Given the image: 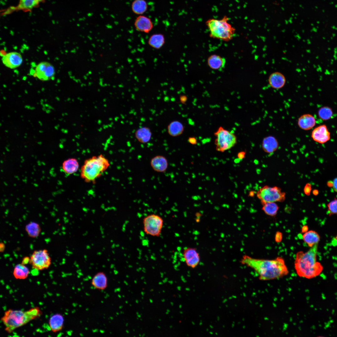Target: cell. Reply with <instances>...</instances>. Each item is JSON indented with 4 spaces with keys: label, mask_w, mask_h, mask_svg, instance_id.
I'll list each match as a JSON object with an SVG mask.
<instances>
[{
    "label": "cell",
    "mask_w": 337,
    "mask_h": 337,
    "mask_svg": "<svg viewBox=\"0 0 337 337\" xmlns=\"http://www.w3.org/2000/svg\"><path fill=\"white\" fill-rule=\"evenodd\" d=\"M240 262L253 269L257 273L260 280L262 281L279 278L289 273L284 259L281 257L268 260L256 259L244 255Z\"/></svg>",
    "instance_id": "6da1fadb"
},
{
    "label": "cell",
    "mask_w": 337,
    "mask_h": 337,
    "mask_svg": "<svg viewBox=\"0 0 337 337\" xmlns=\"http://www.w3.org/2000/svg\"><path fill=\"white\" fill-rule=\"evenodd\" d=\"M318 248L317 244L305 252L299 251L297 253L294 265L300 277L311 279L318 276L322 272V265L317 261Z\"/></svg>",
    "instance_id": "7a4b0ae2"
},
{
    "label": "cell",
    "mask_w": 337,
    "mask_h": 337,
    "mask_svg": "<svg viewBox=\"0 0 337 337\" xmlns=\"http://www.w3.org/2000/svg\"><path fill=\"white\" fill-rule=\"evenodd\" d=\"M41 314L39 308L36 307L26 311L9 309L1 319L5 326V330L11 333L15 329L35 319Z\"/></svg>",
    "instance_id": "3957f363"
},
{
    "label": "cell",
    "mask_w": 337,
    "mask_h": 337,
    "mask_svg": "<svg viewBox=\"0 0 337 337\" xmlns=\"http://www.w3.org/2000/svg\"><path fill=\"white\" fill-rule=\"evenodd\" d=\"M110 166L108 160L100 154L88 158L81 167L80 176L87 183H95Z\"/></svg>",
    "instance_id": "277c9868"
},
{
    "label": "cell",
    "mask_w": 337,
    "mask_h": 337,
    "mask_svg": "<svg viewBox=\"0 0 337 337\" xmlns=\"http://www.w3.org/2000/svg\"><path fill=\"white\" fill-rule=\"evenodd\" d=\"M228 18L226 16L220 19H210L206 22L210 32V37L225 41L231 40L235 29L228 22Z\"/></svg>",
    "instance_id": "5b68a950"
},
{
    "label": "cell",
    "mask_w": 337,
    "mask_h": 337,
    "mask_svg": "<svg viewBox=\"0 0 337 337\" xmlns=\"http://www.w3.org/2000/svg\"><path fill=\"white\" fill-rule=\"evenodd\" d=\"M215 144L217 151L223 152L233 147L237 143V138L233 133L220 126L214 133Z\"/></svg>",
    "instance_id": "8992f818"
},
{
    "label": "cell",
    "mask_w": 337,
    "mask_h": 337,
    "mask_svg": "<svg viewBox=\"0 0 337 337\" xmlns=\"http://www.w3.org/2000/svg\"><path fill=\"white\" fill-rule=\"evenodd\" d=\"M256 195L262 204L268 202H283L285 199L286 194L279 187L265 185L259 189Z\"/></svg>",
    "instance_id": "52a82bcc"
},
{
    "label": "cell",
    "mask_w": 337,
    "mask_h": 337,
    "mask_svg": "<svg viewBox=\"0 0 337 337\" xmlns=\"http://www.w3.org/2000/svg\"><path fill=\"white\" fill-rule=\"evenodd\" d=\"M142 222L143 230L146 234L154 237L160 236L164 224L161 217L157 214H150L143 218Z\"/></svg>",
    "instance_id": "ba28073f"
},
{
    "label": "cell",
    "mask_w": 337,
    "mask_h": 337,
    "mask_svg": "<svg viewBox=\"0 0 337 337\" xmlns=\"http://www.w3.org/2000/svg\"><path fill=\"white\" fill-rule=\"evenodd\" d=\"M51 263V258L48 251L46 249L35 250L30 257L29 263L33 268L38 270L48 269Z\"/></svg>",
    "instance_id": "9c48e42d"
},
{
    "label": "cell",
    "mask_w": 337,
    "mask_h": 337,
    "mask_svg": "<svg viewBox=\"0 0 337 337\" xmlns=\"http://www.w3.org/2000/svg\"><path fill=\"white\" fill-rule=\"evenodd\" d=\"M45 0H19L18 4L15 6H11L3 10L1 12L2 16L8 15L15 12L22 11L24 12H31L34 9L37 8Z\"/></svg>",
    "instance_id": "30bf717a"
},
{
    "label": "cell",
    "mask_w": 337,
    "mask_h": 337,
    "mask_svg": "<svg viewBox=\"0 0 337 337\" xmlns=\"http://www.w3.org/2000/svg\"><path fill=\"white\" fill-rule=\"evenodd\" d=\"M55 73V69L53 65L45 61L40 63L36 66L34 74L38 79L46 81L52 79Z\"/></svg>",
    "instance_id": "8fae6325"
},
{
    "label": "cell",
    "mask_w": 337,
    "mask_h": 337,
    "mask_svg": "<svg viewBox=\"0 0 337 337\" xmlns=\"http://www.w3.org/2000/svg\"><path fill=\"white\" fill-rule=\"evenodd\" d=\"M183 256L186 265L191 268H196L200 262L199 254L195 248H185L183 251Z\"/></svg>",
    "instance_id": "7c38bea8"
},
{
    "label": "cell",
    "mask_w": 337,
    "mask_h": 337,
    "mask_svg": "<svg viewBox=\"0 0 337 337\" xmlns=\"http://www.w3.org/2000/svg\"><path fill=\"white\" fill-rule=\"evenodd\" d=\"M134 26L136 30L145 33H149L154 27L152 20L143 15H138L135 19Z\"/></svg>",
    "instance_id": "4fadbf2b"
},
{
    "label": "cell",
    "mask_w": 337,
    "mask_h": 337,
    "mask_svg": "<svg viewBox=\"0 0 337 337\" xmlns=\"http://www.w3.org/2000/svg\"><path fill=\"white\" fill-rule=\"evenodd\" d=\"M3 64L10 69H15L19 67L22 62L21 55L17 52H9L3 55L2 59Z\"/></svg>",
    "instance_id": "5bb4252c"
},
{
    "label": "cell",
    "mask_w": 337,
    "mask_h": 337,
    "mask_svg": "<svg viewBox=\"0 0 337 337\" xmlns=\"http://www.w3.org/2000/svg\"><path fill=\"white\" fill-rule=\"evenodd\" d=\"M311 137L315 141L323 144L330 140V133L326 126L323 125L316 127L312 131Z\"/></svg>",
    "instance_id": "9a60e30c"
},
{
    "label": "cell",
    "mask_w": 337,
    "mask_h": 337,
    "mask_svg": "<svg viewBox=\"0 0 337 337\" xmlns=\"http://www.w3.org/2000/svg\"><path fill=\"white\" fill-rule=\"evenodd\" d=\"M150 165L155 171L163 173L165 172L168 168V162L167 158L164 156L157 155L151 159Z\"/></svg>",
    "instance_id": "2e32d148"
},
{
    "label": "cell",
    "mask_w": 337,
    "mask_h": 337,
    "mask_svg": "<svg viewBox=\"0 0 337 337\" xmlns=\"http://www.w3.org/2000/svg\"><path fill=\"white\" fill-rule=\"evenodd\" d=\"M278 146L277 139L272 136L265 137L262 142L261 147L263 150L268 154L274 153L277 149Z\"/></svg>",
    "instance_id": "e0dca14e"
},
{
    "label": "cell",
    "mask_w": 337,
    "mask_h": 337,
    "mask_svg": "<svg viewBox=\"0 0 337 337\" xmlns=\"http://www.w3.org/2000/svg\"><path fill=\"white\" fill-rule=\"evenodd\" d=\"M268 82L271 87L279 89L284 86L286 79L284 76L281 73L276 72L270 75L269 77Z\"/></svg>",
    "instance_id": "ac0fdd59"
},
{
    "label": "cell",
    "mask_w": 337,
    "mask_h": 337,
    "mask_svg": "<svg viewBox=\"0 0 337 337\" xmlns=\"http://www.w3.org/2000/svg\"><path fill=\"white\" fill-rule=\"evenodd\" d=\"M79 168L78 160L75 158H70L65 160L62 164L61 168L63 171L68 175L76 173Z\"/></svg>",
    "instance_id": "d6986e66"
},
{
    "label": "cell",
    "mask_w": 337,
    "mask_h": 337,
    "mask_svg": "<svg viewBox=\"0 0 337 337\" xmlns=\"http://www.w3.org/2000/svg\"><path fill=\"white\" fill-rule=\"evenodd\" d=\"M315 120L314 117L309 114H305L299 118L297 124L301 129L307 130L311 129L315 125Z\"/></svg>",
    "instance_id": "ffe728a7"
},
{
    "label": "cell",
    "mask_w": 337,
    "mask_h": 337,
    "mask_svg": "<svg viewBox=\"0 0 337 337\" xmlns=\"http://www.w3.org/2000/svg\"><path fill=\"white\" fill-rule=\"evenodd\" d=\"M207 62L208 66L212 69L221 71L225 67L226 61L224 57L214 54L208 58Z\"/></svg>",
    "instance_id": "44dd1931"
},
{
    "label": "cell",
    "mask_w": 337,
    "mask_h": 337,
    "mask_svg": "<svg viewBox=\"0 0 337 337\" xmlns=\"http://www.w3.org/2000/svg\"><path fill=\"white\" fill-rule=\"evenodd\" d=\"M134 136L139 142L145 144L150 140L152 136V132L149 128L142 127L138 129L135 131Z\"/></svg>",
    "instance_id": "7402d4cb"
},
{
    "label": "cell",
    "mask_w": 337,
    "mask_h": 337,
    "mask_svg": "<svg viewBox=\"0 0 337 337\" xmlns=\"http://www.w3.org/2000/svg\"><path fill=\"white\" fill-rule=\"evenodd\" d=\"M165 42V38L164 34L161 33H155L151 35L148 41L149 45L152 48L159 50L162 48Z\"/></svg>",
    "instance_id": "603a6c76"
},
{
    "label": "cell",
    "mask_w": 337,
    "mask_h": 337,
    "mask_svg": "<svg viewBox=\"0 0 337 337\" xmlns=\"http://www.w3.org/2000/svg\"><path fill=\"white\" fill-rule=\"evenodd\" d=\"M91 284L96 289H105L107 286V278L106 275L102 272L97 273L93 278Z\"/></svg>",
    "instance_id": "cb8c5ba5"
},
{
    "label": "cell",
    "mask_w": 337,
    "mask_h": 337,
    "mask_svg": "<svg viewBox=\"0 0 337 337\" xmlns=\"http://www.w3.org/2000/svg\"><path fill=\"white\" fill-rule=\"evenodd\" d=\"M168 134L171 136L176 137L181 135L184 131V126L179 121L175 120L171 122L167 128Z\"/></svg>",
    "instance_id": "d4e9b609"
},
{
    "label": "cell",
    "mask_w": 337,
    "mask_h": 337,
    "mask_svg": "<svg viewBox=\"0 0 337 337\" xmlns=\"http://www.w3.org/2000/svg\"><path fill=\"white\" fill-rule=\"evenodd\" d=\"M302 237L304 242L310 247L318 244L320 240L318 233L313 230L305 232Z\"/></svg>",
    "instance_id": "484cf974"
},
{
    "label": "cell",
    "mask_w": 337,
    "mask_h": 337,
    "mask_svg": "<svg viewBox=\"0 0 337 337\" xmlns=\"http://www.w3.org/2000/svg\"><path fill=\"white\" fill-rule=\"evenodd\" d=\"M64 318L60 314H56L52 315L49 321L50 329L53 332H56L61 330L63 327Z\"/></svg>",
    "instance_id": "4316f807"
},
{
    "label": "cell",
    "mask_w": 337,
    "mask_h": 337,
    "mask_svg": "<svg viewBox=\"0 0 337 337\" xmlns=\"http://www.w3.org/2000/svg\"><path fill=\"white\" fill-rule=\"evenodd\" d=\"M148 4L145 0H134L131 9L133 12L138 16L143 15L147 10Z\"/></svg>",
    "instance_id": "83f0119b"
},
{
    "label": "cell",
    "mask_w": 337,
    "mask_h": 337,
    "mask_svg": "<svg viewBox=\"0 0 337 337\" xmlns=\"http://www.w3.org/2000/svg\"><path fill=\"white\" fill-rule=\"evenodd\" d=\"M29 272L28 268L25 265L21 263L15 266L13 274L16 279H25L27 277Z\"/></svg>",
    "instance_id": "f1b7e54d"
},
{
    "label": "cell",
    "mask_w": 337,
    "mask_h": 337,
    "mask_svg": "<svg viewBox=\"0 0 337 337\" xmlns=\"http://www.w3.org/2000/svg\"><path fill=\"white\" fill-rule=\"evenodd\" d=\"M25 230L28 236L32 238H36L39 236L41 229L38 223L31 222L25 226Z\"/></svg>",
    "instance_id": "f546056e"
},
{
    "label": "cell",
    "mask_w": 337,
    "mask_h": 337,
    "mask_svg": "<svg viewBox=\"0 0 337 337\" xmlns=\"http://www.w3.org/2000/svg\"><path fill=\"white\" fill-rule=\"evenodd\" d=\"M262 205V209L266 214L271 216L276 215L279 207L275 202L266 203Z\"/></svg>",
    "instance_id": "4dcf8cb0"
},
{
    "label": "cell",
    "mask_w": 337,
    "mask_h": 337,
    "mask_svg": "<svg viewBox=\"0 0 337 337\" xmlns=\"http://www.w3.org/2000/svg\"><path fill=\"white\" fill-rule=\"evenodd\" d=\"M319 117L324 120H327L330 119L333 115L332 110L331 108L327 106H324L320 108L318 112Z\"/></svg>",
    "instance_id": "1f68e13d"
},
{
    "label": "cell",
    "mask_w": 337,
    "mask_h": 337,
    "mask_svg": "<svg viewBox=\"0 0 337 337\" xmlns=\"http://www.w3.org/2000/svg\"><path fill=\"white\" fill-rule=\"evenodd\" d=\"M328 215L329 216L337 215V199H335L327 205Z\"/></svg>",
    "instance_id": "d6a6232c"
},
{
    "label": "cell",
    "mask_w": 337,
    "mask_h": 337,
    "mask_svg": "<svg viewBox=\"0 0 337 337\" xmlns=\"http://www.w3.org/2000/svg\"><path fill=\"white\" fill-rule=\"evenodd\" d=\"M311 186L310 184L307 183L305 186L304 191L306 195H309L311 191Z\"/></svg>",
    "instance_id": "836d02e7"
},
{
    "label": "cell",
    "mask_w": 337,
    "mask_h": 337,
    "mask_svg": "<svg viewBox=\"0 0 337 337\" xmlns=\"http://www.w3.org/2000/svg\"><path fill=\"white\" fill-rule=\"evenodd\" d=\"M188 141L189 143L192 145H196L197 143V139L194 137H189Z\"/></svg>",
    "instance_id": "e575fe53"
},
{
    "label": "cell",
    "mask_w": 337,
    "mask_h": 337,
    "mask_svg": "<svg viewBox=\"0 0 337 337\" xmlns=\"http://www.w3.org/2000/svg\"><path fill=\"white\" fill-rule=\"evenodd\" d=\"M180 102L183 104H185L187 100V97L185 95H181L180 97Z\"/></svg>",
    "instance_id": "d590c367"
},
{
    "label": "cell",
    "mask_w": 337,
    "mask_h": 337,
    "mask_svg": "<svg viewBox=\"0 0 337 337\" xmlns=\"http://www.w3.org/2000/svg\"><path fill=\"white\" fill-rule=\"evenodd\" d=\"M246 152L244 151H242L239 152L237 155L238 158L242 160L245 157Z\"/></svg>",
    "instance_id": "8d00e7d4"
},
{
    "label": "cell",
    "mask_w": 337,
    "mask_h": 337,
    "mask_svg": "<svg viewBox=\"0 0 337 337\" xmlns=\"http://www.w3.org/2000/svg\"><path fill=\"white\" fill-rule=\"evenodd\" d=\"M332 186L334 190L337 192V178L334 179L332 183Z\"/></svg>",
    "instance_id": "74e56055"
},
{
    "label": "cell",
    "mask_w": 337,
    "mask_h": 337,
    "mask_svg": "<svg viewBox=\"0 0 337 337\" xmlns=\"http://www.w3.org/2000/svg\"><path fill=\"white\" fill-rule=\"evenodd\" d=\"M195 215L196 217L195 220L196 222H199L201 217L202 216V214L200 212H197L196 213Z\"/></svg>",
    "instance_id": "f35d334b"
},
{
    "label": "cell",
    "mask_w": 337,
    "mask_h": 337,
    "mask_svg": "<svg viewBox=\"0 0 337 337\" xmlns=\"http://www.w3.org/2000/svg\"><path fill=\"white\" fill-rule=\"evenodd\" d=\"M29 261L30 257H25L22 260V263L26 265L28 263H29Z\"/></svg>",
    "instance_id": "ab89813d"
},
{
    "label": "cell",
    "mask_w": 337,
    "mask_h": 337,
    "mask_svg": "<svg viewBox=\"0 0 337 337\" xmlns=\"http://www.w3.org/2000/svg\"><path fill=\"white\" fill-rule=\"evenodd\" d=\"M5 245L3 242H1L0 243V251L3 252L5 250Z\"/></svg>",
    "instance_id": "60d3db41"
},
{
    "label": "cell",
    "mask_w": 337,
    "mask_h": 337,
    "mask_svg": "<svg viewBox=\"0 0 337 337\" xmlns=\"http://www.w3.org/2000/svg\"><path fill=\"white\" fill-rule=\"evenodd\" d=\"M249 195L250 196L252 197V196H253V195H254V192L252 191H251V192H250Z\"/></svg>",
    "instance_id": "b9f144b4"
},
{
    "label": "cell",
    "mask_w": 337,
    "mask_h": 337,
    "mask_svg": "<svg viewBox=\"0 0 337 337\" xmlns=\"http://www.w3.org/2000/svg\"><path fill=\"white\" fill-rule=\"evenodd\" d=\"M240 160H241V159L238 158L237 159H235L234 160V162L235 163H238L240 162Z\"/></svg>",
    "instance_id": "7bdbcfd3"
},
{
    "label": "cell",
    "mask_w": 337,
    "mask_h": 337,
    "mask_svg": "<svg viewBox=\"0 0 337 337\" xmlns=\"http://www.w3.org/2000/svg\"><path fill=\"white\" fill-rule=\"evenodd\" d=\"M335 240H337V235H336V237H335Z\"/></svg>",
    "instance_id": "ee69618b"
}]
</instances>
